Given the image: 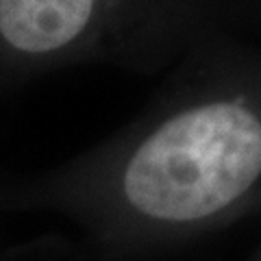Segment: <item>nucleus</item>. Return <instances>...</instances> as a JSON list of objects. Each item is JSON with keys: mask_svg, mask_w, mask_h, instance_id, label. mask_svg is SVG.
<instances>
[{"mask_svg": "<svg viewBox=\"0 0 261 261\" xmlns=\"http://www.w3.org/2000/svg\"><path fill=\"white\" fill-rule=\"evenodd\" d=\"M259 0H0V42L29 61L157 72L226 35H252Z\"/></svg>", "mask_w": 261, "mask_h": 261, "instance_id": "obj_2", "label": "nucleus"}, {"mask_svg": "<svg viewBox=\"0 0 261 261\" xmlns=\"http://www.w3.org/2000/svg\"><path fill=\"white\" fill-rule=\"evenodd\" d=\"M168 109L126 152L118 190L135 216L192 224L220 216L261 178V53L226 35L176 63Z\"/></svg>", "mask_w": 261, "mask_h": 261, "instance_id": "obj_1", "label": "nucleus"}]
</instances>
